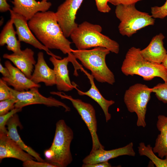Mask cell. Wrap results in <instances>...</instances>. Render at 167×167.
<instances>
[{
  "label": "cell",
  "mask_w": 167,
  "mask_h": 167,
  "mask_svg": "<svg viewBox=\"0 0 167 167\" xmlns=\"http://www.w3.org/2000/svg\"><path fill=\"white\" fill-rule=\"evenodd\" d=\"M6 81L0 79V101L13 98L10 87Z\"/></svg>",
  "instance_id": "cell-29"
},
{
  "label": "cell",
  "mask_w": 167,
  "mask_h": 167,
  "mask_svg": "<svg viewBox=\"0 0 167 167\" xmlns=\"http://www.w3.org/2000/svg\"><path fill=\"white\" fill-rule=\"evenodd\" d=\"M110 51L101 47L91 49L73 50L72 53L76 59L91 71V75L100 83L113 85L115 82L114 75L107 65L105 58Z\"/></svg>",
  "instance_id": "cell-5"
},
{
  "label": "cell",
  "mask_w": 167,
  "mask_h": 167,
  "mask_svg": "<svg viewBox=\"0 0 167 167\" xmlns=\"http://www.w3.org/2000/svg\"><path fill=\"white\" fill-rule=\"evenodd\" d=\"M5 66L9 70L10 75L8 77H2V79L8 85L13 87L14 89L18 91H23L34 87H40L39 84L33 82L19 69L13 66L9 61H5Z\"/></svg>",
  "instance_id": "cell-16"
},
{
  "label": "cell",
  "mask_w": 167,
  "mask_h": 167,
  "mask_svg": "<svg viewBox=\"0 0 167 167\" xmlns=\"http://www.w3.org/2000/svg\"><path fill=\"white\" fill-rule=\"evenodd\" d=\"M152 90L159 100L167 103V82L158 84L152 88Z\"/></svg>",
  "instance_id": "cell-25"
},
{
  "label": "cell",
  "mask_w": 167,
  "mask_h": 167,
  "mask_svg": "<svg viewBox=\"0 0 167 167\" xmlns=\"http://www.w3.org/2000/svg\"><path fill=\"white\" fill-rule=\"evenodd\" d=\"M10 5L7 3L6 0H0V11L5 12L10 11Z\"/></svg>",
  "instance_id": "cell-34"
},
{
  "label": "cell",
  "mask_w": 167,
  "mask_h": 167,
  "mask_svg": "<svg viewBox=\"0 0 167 167\" xmlns=\"http://www.w3.org/2000/svg\"><path fill=\"white\" fill-rule=\"evenodd\" d=\"M12 10L15 13L24 17L28 21L30 20L37 13L45 12L52 5L50 2L36 0H13Z\"/></svg>",
  "instance_id": "cell-15"
},
{
  "label": "cell",
  "mask_w": 167,
  "mask_h": 167,
  "mask_svg": "<svg viewBox=\"0 0 167 167\" xmlns=\"http://www.w3.org/2000/svg\"><path fill=\"white\" fill-rule=\"evenodd\" d=\"M84 0H65L55 13L57 21L66 37L70 36L78 24L75 22L76 15Z\"/></svg>",
  "instance_id": "cell-10"
},
{
  "label": "cell",
  "mask_w": 167,
  "mask_h": 167,
  "mask_svg": "<svg viewBox=\"0 0 167 167\" xmlns=\"http://www.w3.org/2000/svg\"><path fill=\"white\" fill-rule=\"evenodd\" d=\"M82 167H111V165L108 161L104 162L94 164H83Z\"/></svg>",
  "instance_id": "cell-33"
},
{
  "label": "cell",
  "mask_w": 167,
  "mask_h": 167,
  "mask_svg": "<svg viewBox=\"0 0 167 167\" xmlns=\"http://www.w3.org/2000/svg\"><path fill=\"white\" fill-rule=\"evenodd\" d=\"M49 60L54 66L55 76V85L60 92L71 91L75 85L70 80L67 66L69 62H71V58L69 56L63 59H58L51 56Z\"/></svg>",
  "instance_id": "cell-12"
},
{
  "label": "cell",
  "mask_w": 167,
  "mask_h": 167,
  "mask_svg": "<svg viewBox=\"0 0 167 167\" xmlns=\"http://www.w3.org/2000/svg\"><path fill=\"white\" fill-rule=\"evenodd\" d=\"M165 37L161 33L154 36L149 45L145 48L140 50L143 57L149 62L161 64L167 54V51L164 46Z\"/></svg>",
  "instance_id": "cell-19"
},
{
  "label": "cell",
  "mask_w": 167,
  "mask_h": 167,
  "mask_svg": "<svg viewBox=\"0 0 167 167\" xmlns=\"http://www.w3.org/2000/svg\"><path fill=\"white\" fill-rule=\"evenodd\" d=\"M138 151L140 156H145L148 158L156 167H167V157L165 159L159 158L150 144L146 145L144 143H140L138 147Z\"/></svg>",
  "instance_id": "cell-24"
},
{
  "label": "cell",
  "mask_w": 167,
  "mask_h": 167,
  "mask_svg": "<svg viewBox=\"0 0 167 167\" xmlns=\"http://www.w3.org/2000/svg\"><path fill=\"white\" fill-rule=\"evenodd\" d=\"M30 79L36 84L43 82L47 86L55 85L54 71L47 65L44 59V54L42 52H39L37 54V62L35 65Z\"/></svg>",
  "instance_id": "cell-18"
},
{
  "label": "cell",
  "mask_w": 167,
  "mask_h": 167,
  "mask_svg": "<svg viewBox=\"0 0 167 167\" xmlns=\"http://www.w3.org/2000/svg\"><path fill=\"white\" fill-rule=\"evenodd\" d=\"M0 72L3 77H8L10 75V73L6 67H4L1 63H0Z\"/></svg>",
  "instance_id": "cell-35"
},
{
  "label": "cell",
  "mask_w": 167,
  "mask_h": 167,
  "mask_svg": "<svg viewBox=\"0 0 167 167\" xmlns=\"http://www.w3.org/2000/svg\"><path fill=\"white\" fill-rule=\"evenodd\" d=\"M28 24L37 39L47 48L59 49L71 57L73 61L76 60L72 53L71 42L64 35L55 12H38L28 21Z\"/></svg>",
  "instance_id": "cell-1"
},
{
  "label": "cell",
  "mask_w": 167,
  "mask_h": 167,
  "mask_svg": "<svg viewBox=\"0 0 167 167\" xmlns=\"http://www.w3.org/2000/svg\"><path fill=\"white\" fill-rule=\"evenodd\" d=\"M8 136L18 144L24 150L34 157L37 161L43 162L44 160L40 155L31 147L26 145L22 140L18 133L17 127L22 128V126L20 122L18 115L15 113L11 117L7 122Z\"/></svg>",
  "instance_id": "cell-21"
},
{
  "label": "cell",
  "mask_w": 167,
  "mask_h": 167,
  "mask_svg": "<svg viewBox=\"0 0 167 167\" xmlns=\"http://www.w3.org/2000/svg\"><path fill=\"white\" fill-rule=\"evenodd\" d=\"M110 0H95L98 10L100 12L106 13L111 10V8L108 5Z\"/></svg>",
  "instance_id": "cell-31"
},
{
  "label": "cell",
  "mask_w": 167,
  "mask_h": 167,
  "mask_svg": "<svg viewBox=\"0 0 167 167\" xmlns=\"http://www.w3.org/2000/svg\"><path fill=\"white\" fill-rule=\"evenodd\" d=\"M38 88L34 87L28 90L18 91L10 87L13 98L16 101L15 108L22 109L30 105L43 104L49 107L62 106L66 112L70 111V108L62 102L52 97H47L42 95Z\"/></svg>",
  "instance_id": "cell-9"
},
{
  "label": "cell",
  "mask_w": 167,
  "mask_h": 167,
  "mask_svg": "<svg viewBox=\"0 0 167 167\" xmlns=\"http://www.w3.org/2000/svg\"><path fill=\"white\" fill-rule=\"evenodd\" d=\"M34 55V51L30 48H27L22 50L19 54H5L3 57L11 62L27 78L30 79L34 66L36 64Z\"/></svg>",
  "instance_id": "cell-17"
},
{
  "label": "cell",
  "mask_w": 167,
  "mask_h": 167,
  "mask_svg": "<svg viewBox=\"0 0 167 167\" xmlns=\"http://www.w3.org/2000/svg\"></svg>",
  "instance_id": "cell-38"
},
{
  "label": "cell",
  "mask_w": 167,
  "mask_h": 167,
  "mask_svg": "<svg viewBox=\"0 0 167 167\" xmlns=\"http://www.w3.org/2000/svg\"><path fill=\"white\" fill-rule=\"evenodd\" d=\"M140 50L134 47L128 49L121 67L122 73L126 76L138 75L147 81L159 77L167 82V70L161 64L145 59L140 53Z\"/></svg>",
  "instance_id": "cell-3"
},
{
  "label": "cell",
  "mask_w": 167,
  "mask_h": 167,
  "mask_svg": "<svg viewBox=\"0 0 167 167\" xmlns=\"http://www.w3.org/2000/svg\"><path fill=\"white\" fill-rule=\"evenodd\" d=\"M16 102V100L14 98L0 101V115L6 114L14 109Z\"/></svg>",
  "instance_id": "cell-28"
},
{
  "label": "cell",
  "mask_w": 167,
  "mask_h": 167,
  "mask_svg": "<svg viewBox=\"0 0 167 167\" xmlns=\"http://www.w3.org/2000/svg\"><path fill=\"white\" fill-rule=\"evenodd\" d=\"M161 64L167 70V54L165 57Z\"/></svg>",
  "instance_id": "cell-36"
},
{
  "label": "cell",
  "mask_w": 167,
  "mask_h": 167,
  "mask_svg": "<svg viewBox=\"0 0 167 167\" xmlns=\"http://www.w3.org/2000/svg\"><path fill=\"white\" fill-rule=\"evenodd\" d=\"M49 0H41V1H48Z\"/></svg>",
  "instance_id": "cell-37"
},
{
  "label": "cell",
  "mask_w": 167,
  "mask_h": 167,
  "mask_svg": "<svg viewBox=\"0 0 167 167\" xmlns=\"http://www.w3.org/2000/svg\"><path fill=\"white\" fill-rule=\"evenodd\" d=\"M156 126L160 133L156 139L153 150L161 158L167 157V115L157 117Z\"/></svg>",
  "instance_id": "cell-23"
},
{
  "label": "cell",
  "mask_w": 167,
  "mask_h": 167,
  "mask_svg": "<svg viewBox=\"0 0 167 167\" xmlns=\"http://www.w3.org/2000/svg\"><path fill=\"white\" fill-rule=\"evenodd\" d=\"M18 144L10 138L7 134H0V160L13 158L23 162L36 160L30 154L26 152Z\"/></svg>",
  "instance_id": "cell-14"
},
{
  "label": "cell",
  "mask_w": 167,
  "mask_h": 167,
  "mask_svg": "<svg viewBox=\"0 0 167 167\" xmlns=\"http://www.w3.org/2000/svg\"><path fill=\"white\" fill-rule=\"evenodd\" d=\"M89 80L91 84L90 89L87 91L84 92L77 89L78 94L80 96H87L96 102L102 109L106 122L109 120L111 117L109 112V107L115 103L112 100H108L105 99L101 95L96 87L94 81L93 77L86 71H83Z\"/></svg>",
  "instance_id": "cell-20"
},
{
  "label": "cell",
  "mask_w": 167,
  "mask_h": 167,
  "mask_svg": "<svg viewBox=\"0 0 167 167\" xmlns=\"http://www.w3.org/2000/svg\"><path fill=\"white\" fill-rule=\"evenodd\" d=\"M22 109L15 108L8 113L0 115V134H7L8 130L6 127V123L14 114L21 111Z\"/></svg>",
  "instance_id": "cell-26"
},
{
  "label": "cell",
  "mask_w": 167,
  "mask_h": 167,
  "mask_svg": "<svg viewBox=\"0 0 167 167\" xmlns=\"http://www.w3.org/2000/svg\"><path fill=\"white\" fill-rule=\"evenodd\" d=\"M50 94L57 95L62 99L69 100L86 124L91 135L93 152L99 149H104V147L100 142L97 134V123L96 112L93 107L90 104L84 102L79 99H74L71 96L61 92H52Z\"/></svg>",
  "instance_id": "cell-8"
},
{
  "label": "cell",
  "mask_w": 167,
  "mask_h": 167,
  "mask_svg": "<svg viewBox=\"0 0 167 167\" xmlns=\"http://www.w3.org/2000/svg\"><path fill=\"white\" fill-rule=\"evenodd\" d=\"M72 130L63 119L58 121L52 144L44 152L45 161L53 164L58 167H66L72 161L70 150L73 139Z\"/></svg>",
  "instance_id": "cell-4"
},
{
  "label": "cell",
  "mask_w": 167,
  "mask_h": 167,
  "mask_svg": "<svg viewBox=\"0 0 167 167\" xmlns=\"http://www.w3.org/2000/svg\"><path fill=\"white\" fill-rule=\"evenodd\" d=\"M135 5L116 6L115 15L120 21L118 30L123 36L131 37L138 30L154 24L155 19L151 15L137 10Z\"/></svg>",
  "instance_id": "cell-6"
},
{
  "label": "cell",
  "mask_w": 167,
  "mask_h": 167,
  "mask_svg": "<svg viewBox=\"0 0 167 167\" xmlns=\"http://www.w3.org/2000/svg\"><path fill=\"white\" fill-rule=\"evenodd\" d=\"M142 0H110L109 2L117 6L119 5H129L135 4L137 2Z\"/></svg>",
  "instance_id": "cell-32"
},
{
  "label": "cell",
  "mask_w": 167,
  "mask_h": 167,
  "mask_svg": "<svg viewBox=\"0 0 167 167\" xmlns=\"http://www.w3.org/2000/svg\"><path fill=\"white\" fill-rule=\"evenodd\" d=\"M152 92V88L140 83L130 86L125 92L124 102L129 112L136 114V125L138 126L145 127L146 126L145 117L147 107Z\"/></svg>",
  "instance_id": "cell-7"
},
{
  "label": "cell",
  "mask_w": 167,
  "mask_h": 167,
  "mask_svg": "<svg viewBox=\"0 0 167 167\" xmlns=\"http://www.w3.org/2000/svg\"><path fill=\"white\" fill-rule=\"evenodd\" d=\"M11 17L13 19V23L16 29V33L18 40L31 45L35 48L43 50L51 56H54L58 58H61L52 53L36 37L32 32L28 23V20L23 16L14 12L10 9Z\"/></svg>",
  "instance_id": "cell-11"
},
{
  "label": "cell",
  "mask_w": 167,
  "mask_h": 167,
  "mask_svg": "<svg viewBox=\"0 0 167 167\" xmlns=\"http://www.w3.org/2000/svg\"><path fill=\"white\" fill-rule=\"evenodd\" d=\"M102 30L100 25L85 21L78 24L70 36L78 50L101 47L107 49L112 53L118 54L119 51L118 43L102 34Z\"/></svg>",
  "instance_id": "cell-2"
},
{
  "label": "cell",
  "mask_w": 167,
  "mask_h": 167,
  "mask_svg": "<svg viewBox=\"0 0 167 167\" xmlns=\"http://www.w3.org/2000/svg\"><path fill=\"white\" fill-rule=\"evenodd\" d=\"M24 167H58L56 165L46 161H35L33 160L23 162Z\"/></svg>",
  "instance_id": "cell-30"
},
{
  "label": "cell",
  "mask_w": 167,
  "mask_h": 167,
  "mask_svg": "<svg viewBox=\"0 0 167 167\" xmlns=\"http://www.w3.org/2000/svg\"><path fill=\"white\" fill-rule=\"evenodd\" d=\"M135 153L131 142L123 147L109 150L99 149L90 153L83 160L84 164H94L108 161L112 159L123 155L134 156Z\"/></svg>",
  "instance_id": "cell-13"
},
{
  "label": "cell",
  "mask_w": 167,
  "mask_h": 167,
  "mask_svg": "<svg viewBox=\"0 0 167 167\" xmlns=\"http://www.w3.org/2000/svg\"><path fill=\"white\" fill-rule=\"evenodd\" d=\"M151 9V15L154 18L164 19L167 16V0L163 5L153 6Z\"/></svg>",
  "instance_id": "cell-27"
},
{
  "label": "cell",
  "mask_w": 167,
  "mask_h": 167,
  "mask_svg": "<svg viewBox=\"0 0 167 167\" xmlns=\"http://www.w3.org/2000/svg\"><path fill=\"white\" fill-rule=\"evenodd\" d=\"M13 21L11 17L3 27L0 35V45L3 46L6 45L7 49L13 53L19 54L22 52L21 49L20 41L16 36V32L14 30Z\"/></svg>",
  "instance_id": "cell-22"
}]
</instances>
